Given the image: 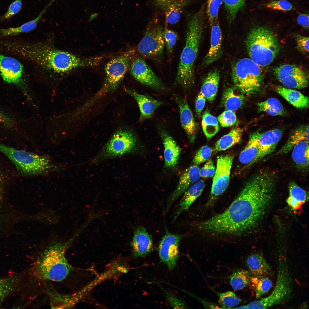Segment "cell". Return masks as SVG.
<instances>
[{
  "label": "cell",
  "instance_id": "cell-54",
  "mask_svg": "<svg viewBox=\"0 0 309 309\" xmlns=\"http://www.w3.org/2000/svg\"><path fill=\"white\" fill-rule=\"evenodd\" d=\"M171 0H153L156 7L164 9Z\"/></svg>",
  "mask_w": 309,
  "mask_h": 309
},
{
  "label": "cell",
  "instance_id": "cell-5",
  "mask_svg": "<svg viewBox=\"0 0 309 309\" xmlns=\"http://www.w3.org/2000/svg\"><path fill=\"white\" fill-rule=\"evenodd\" d=\"M246 45L250 58L260 66L270 64L280 49V43L274 33L262 26L255 27L250 30Z\"/></svg>",
  "mask_w": 309,
  "mask_h": 309
},
{
  "label": "cell",
  "instance_id": "cell-19",
  "mask_svg": "<svg viewBox=\"0 0 309 309\" xmlns=\"http://www.w3.org/2000/svg\"><path fill=\"white\" fill-rule=\"evenodd\" d=\"M199 170L198 165L195 164L184 170L180 177L176 187L169 197L165 213L167 211L175 200L199 180L200 177Z\"/></svg>",
  "mask_w": 309,
  "mask_h": 309
},
{
  "label": "cell",
  "instance_id": "cell-2",
  "mask_svg": "<svg viewBox=\"0 0 309 309\" xmlns=\"http://www.w3.org/2000/svg\"><path fill=\"white\" fill-rule=\"evenodd\" d=\"M2 50L27 60L49 72L64 74L76 69L96 66L97 57L83 58L46 43H29L5 39Z\"/></svg>",
  "mask_w": 309,
  "mask_h": 309
},
{
  "label": "cell",
  "instance_id": "cell-42",
  "mask_svg": "<svg viewBox=\"0 0 309 309\" xmlns=\"http://www.w3.org/2000/svg\"><path fill=\"white\" fill-rule=\"evenodd\" d=\"M229 21L235 18L238 12L245 5V0H222Z\"/></svg>",
  "mask_w": 309,
  "mask_h": 309
},
{
  "label": "cell",
  "instance_id": "cell-34",
  "mask_svg": "<svg viewBox=\"0 0 309 309\" xmlns=\"http://www.w3.org/2000/svg\"><path fill=\"white\" fill-rule=\"evenodd\" d=\"M288 188L289 195L287 203L291 209L296 210L306 201L308 195L305 190L294 182L290 183Z\"/></svg>",
  "mask_w": 309,
  "mask_h": 309
},
{
  "label": "cell",
  "instance_id": "cell-56",
  "mask_svg": "<svg viewBox=\"0 0 309 309\" xmlns=\"http://www.w3.org/2000/svg\"><path fill=\"white\" fill-rule=\"evenodd\" d=\"M100 14V13H96L92 14L89 18V21H92L93 19L96 18Z\"/></svg>",
  "mask_w": 309,
  "mask_h": 309
},
{
  "label": "cell",
  "instance_id": "cell-1",
  "mask_svg": "<svg viewBox=\"0 0 309 309\" xmlns=\"http://www.w3.org/2000/svg\"><path fill=\"white\" fill-rule=\"evenodd\" d=\"M276 182L271 174L259 171L245 182L226 210L199 222L198 227L202 231L217 235H239L250 231L266 214Z\"/></svg>",
  "mask_w": 309,
  "mask_h": 309
},
{
  "label": "cell",
  "instance_id": "cell-53",
  "mask_svg": "<svg viewBox=\"0 0 309 309\" xmlns=\"http://www.w3.org/2000/svg\"><path fill=\"white\" fill-rule=\"evenodd\" d=\"M309 16L306 14L300 15L297 19L298 23L303 27L308 28L309 27Z\"/></svg>",
  "mask_w": 309,
  "mask_h": 309
},
{
  "label": "cell",
  "instance_id": "cell-23",
  "mask_svg": "<svg viewBox=\"0 0 309 309\" xmlns=\"http://www.w3.org/2000/svg\"><path fill=\"white\" fill-rule=\"evenodd\" d=\"M127 92L134 98L140 112V121L151 118L155 110L161 106L163 102L147 95L140 94L133 90Z\"/></svg>",
  "mask_w": 309,
  "mask_h": 309
},
{
  "label": "cell",
  "instance_id": "cell-50",
  "mask_svg": "<svg viewBox=\"0 0 309 309\" xmlns=\"http://www.w3.org/2000/svg\"><path fill=\"white\" fill-rule=\"evenodd\" d=\"M165 295L171 306L174 308H186V305L181 299L172 294L164 291Z\"/></svg>",
  "mask_w": 309,
  "mask_h": 309
},
{
  "label": "cell",
  "instance_id": "cell-41",
  "mask_svg": "<svg viewBox=\"0 0 309 309\" xmlns=\"http://www.w3.org/2000/svg\"><path fill=\"white\" fill-rule=\"evenodd\" d=\"M260 277L255 276L250 279L254 288L256 298L257 299L268 292L272 285V281L269 278Z\"/></svg>",
  "mask_w": 309,
  "mask_h": 309
},
{
  "label": "cell",
  "instance_id": "cell-33",
  "mask_svg": "<svg viewBox=\"0 0 309 309\" xmlns=\"http://www.w3.org/2000/svg\"><path fill=\"white\" fill-rule=\"evenodd\" d=\"M49 7V5L47 4L35 19L27 22L19 26L7 28H0V36L4 37L13 36L21 33L28 32L33 30L36 28L43 15Z\"/></svg>",
  "mask_w": 309,
  "mask_h": 309
},
{
  "label": "cell",
  "instance_id": "cell-52",
  "mask_svg": "<svg viewBox=\"0 0 309 309\" xmlns=\"http://www.w3.org/2000/svg\"><path fill=\"white\" fill-rule=\"evenodd\" d=\"M206 99L199 92L195 101V110L198 116H199L205 104Z\"/></svg>",
  "mask_w": 309,
  "mask_h": 309
},
{
  "label": "cell",
  "instance_id": "cell-12",
  "mask_svg": "<svg viewBox=\"0 0 309 309\" xmlns=\"http://www.w3.org/2000/svg\"><path fill=\"white\" fill-rule=\"evenodd\" d=\"M233 159V156L230 154L217 157L216 168L207 206L212 205L227 188Z\"/></svg>",
  "mask_w": 309,
  "mask_h": 309
},
{
  "label": "cell",
  "instance_id": "cell-13",
  "mask_svg": "<svg viewBox=\"0 0 309 309\" xmlns=\"http://www.w3.org/2000/svg\"><path fill=\"white\" fill-rule=\"evenodd\" d=\"M275 74L284 86L290 89H302L307 86L308 77L305 72L294 65H280L274 69Z\"/></svg>",
  "mask_w": 309,
  "mask_h": 309
},
{
  "label": "cell",
  "instance_id": "cell-4",
  "mask_svg": "<svg viewBox=\"0 0 309 309\" xmlns=\"http://www.w3.org/2000/svg\"><path fill=\"white\" fill-rule=\"evenodd\" d=\"M0 152L12 162L20 174L25 176L49 175L62 172L67 168L48 156L17 149L1 143Z\"/></svg>",
  "mask_w": 309,
  "mask_h": 309
},
{
  "label": "cell",
  "instance_id": "cell-3",
  "mask_svg": "<svg viewBox=\"0 0 309 309\" xmlns=\"http://www.w3.org/2000/svg\"><path fill=\"white\" fill-rule=\"evenodd\" d=\"M205 6H203L189 19L187 24L185 45L181 53L176 80L186 91L194 82L195 63L202 37Z\"/></svg>",
  "mask_w": 309,
  "mask_h": 309
},
{
  "label": "cell",
  "instance_id": "cell-38",
  "mask_svg": "<svg viewBox=\"0 0 309 309\" xmlns=\"http://www.w3.org/2000/svg\"><path fill=\"white\" fill-rule=\"evenodd\" d=\"M201 124L204 133L208 139L212 138L219 130L217 118L208 111H205L203 114Z\"/></svg>",
  "mask_w": 309,
  "mask_h": 309
},
{
  "label": "cell",
  "instance_id": "cell-14",
  "mask_svg": "<svg viewBox=\"0 0 309 309\" xmlns=\"http://www.w3.org/2000/svg\"><path fill=\"white\" fill-rule=\"evenodd\" d=\"M0 75L5 82L26 88L23 65L16 58L0 54Z\"/></svg>",
  "mask_w": 309,
  "mask_h": 309
},
{
  "label": "cell",
  "instance_id": "cell-26",
  "mask_svg": "<svg viewBox=\"0 0 309 309\" xmlns=\"http://www.w3.org/2000/svg\"><path fill=\"white\" fill-rule=\"evenodd\" d=\"M259 151L258 142L255 132L249 136L247 143L239 157L240 163L244 168L252 166Z\"/></svg>",
  "mask_w": 309,
  "mask_h": 309
},
{
  "label": "cell",
  "instance_id": "cell-30",
  "mask_svg": "<svg viewBox=\"0 0 309 309\" xmlns=\"http://www.w3.org/2000/svg\"><path fill=\"white\" fill-rule=\"evenodd\" d=\"M309 141L303 140L296 144L292 150V157L297 167L306 171L309 167Z\"/></svg>",
  "mask_w": 309,
  "mask_h": 309
},
{
  "label": "cell",
  "instance_id": "cell-44",
  "mask_svg": "<svg viewBox=\"0 0 309 309\" xmlns=\"http://www.w3.org/2000/svg\"><path fill=\"white\" fill-rule=\"evenodd\" d=\"M217 120L220 125L224 127L235 125L237 122L235 113L233 111L228 110L224 111L219 115Z\"/></svg>",
  "mask_w": 309,
  "mask_h": 309
},
{
  "label": "cell",
  "instance_id": "cell-55",
  "mask_svg": "<svg viewBox=\"0 0 309 309\" xmlns=\"http://www.w3.org/2000/svg\"><path fill=\"white\" fill-rule=\"evenodd\" d=\"M0 121L7 125L10 124L11 122L10 119L8 117L0 110Z\"/></svg>",
  "mask_w": 309,
  "mask_h": 309
},
{
  "label": "cell",
  "instance_id": "cell-49",
  "mask_svg": "<svg viewBox=\"0 0 309 309\" xmlns=\"http://www.w3.org/2000/svg\"><path fill=\"white\" fill-rule=\"evenodd\" d=\"M215 171V167L213 161L208 159L200 170V175L203 178L211 177L214 176Z\"/></svg>",
  "mask_w": 309,
  "mask_h": 309
},
{
  "label": "cell",
  "instance_id": "cell-9",
  "mask_svg": "<svg viewBox=\"0 0 309 309\" xmlns=\"http://www.w3.org/2000/svg\"><path fill=\"white\" fill-rule=\"evenodd\" d=\"M165 46L163 27L156 21H150L138 45V51L144 57L158 60L163 56Z\"/></svg>",
  "mask_w": 309,
  "mask_h": 309
},
{
  "label": "cell",
  "instance_id": "cell-39",
  "mask_svg": "<svg viewBox=\"0 0 309 309\" xmlns=\"http://www.w3.org/2000/svg\"><path fill=\"white\" fill-rule=\"evenodd\" d=\"M250 280L248 271L241 269L234 271L229 277L230 284L235 291L241 290L248 284Z\"/></svg>",
  "mask_w": 309,
  "mask_h": 309
},
{
  "label": "cell",
  "instance_id": "cell-47",
  "mask_svg": "<svg viewBox=\"0 0 309 309\" xmlns=\"http://www.w3.org/2000/svg\"><path fill=\"white\" fill-rule=\"evenodd\" d=\"M22 0H15L10 5L7 11L0 16V21L8 19L19 12L22 7Z\"/></svg>",
  "mask_w": 309,
  "mask_h": 309
},
{
  "label": "cell",
  "instance_id": "cell-29",
  "mask_svg": "<svg viewBox=\"0 0 309 309\" xmlns=\"http://www.w3.org/2000/svg\"><path fill=\"white\" fill-rule=\"evenodd\" d=\"M309 126L302 125L293 130L284 145L277 153V154H286L291 151L294 146L304 140L309 141Z\"/></svg>",
  "mask_w": 309,
  "mask_h": 309
},
{
  "label": "cell",
  "instance_id": "cell-16",
  "mask_svg": "<svg viewBox=\"0 0 309 309\" xmlns=\"http://www.w3.org/2000/svg\"><path fill=\"white\" fill-rule=\"evenodd\" d=\"M182 238L179 234L167 232L159 243L158 252L161 261L170 270L176 266L179 257V246Z\"/></svg>",
  "mask_w": 309,
  "mask_h": 309
},
{
  "label": "cell",
  "instance_id": "cell-40",
  "mask_svg": "<svg viewBox=\"0 0 309 309\" xmlns=\"http://www.w3.org/2000/svg\"><path fill=\"white\" fill-rule=\"evenodd\" d=\"M215 292L218 297L220 306L222 309L233 308L241 301V299L232 291Z\"/></svg>",
  "mask_w": 309,
  "mask_h": 309
},
{
  "label": "cell",
  "instance_id": "cell-46",
  "mask_svg": "<svg viewBox=\"0 0 309 309\" xmlns=\"http://www.w3.org/2000/svg\"><path fill=\"white\" fill-rule=\"evenodd\" d=\"M164 37L167 53L171 54L177 39V35L174 31L165 27L164 30Z\"/></svg>",
  "mask_w": 309,
  "mask_h": 309
},
{
  "label": "cell",
  "instance_id": "cell-18",
  "mask_svg": "<svg viewBox=\"0 0 309 309\" xmlns=\"http://www.w3.org/2000/svg\"><path fill=\"white\" fill-rule=\"evenodd\" d=\"M178 106L181 125L190 142L193 143L198 131V125L195 121L187 100L179 96L174 95Z\"/></svg>",
  "mask_w": 309,
  "mask_h": 309
},
{
  "label": "cell",
  "instance_id": "cell-45",
  "mask_svg": "<svg viewBox=\"0 0 309 309\" xmlns=\"http://www.w3.org/2000/svg\"><path fill=\"white\" fill-rule=\"evenodd\" d=\"M212 148L208 145L201 147L195 154L193 162L195 165H199L209 159L212 152Z\"/></svg>",
  "mask_w": 309,
  "mask_h": 309
},
{
  "label": "cell",
  "instance_id": "cell-48",
  "mask_svg": "<svg viewBox=\"0 0 309 309\" xmlns=\"http://www.w3.org/2000/svg\"><path fill=\"white\" fill-rule=\"evenodd\" d=\"M268 8L284 11H287L293 9V6L289 1L286 0L273 1L266 5Z\"/></svg>",
  "mask_w": 309,
  "mask_h": 309
},
{
  "label": "cell",
  "instance_id": "cell-7",
  "mask_svg": "<svg viewBox=\"0 0 309 309\" xmlns=\"http://www.w3.org/2000/svg\"><path fill=\"white\" fill-rule=\"evenodd\" d=\"M292 285L286 260L284 256H280L277 281L273 291L267 296L245 305V309H266L286 301L291 295Z\"/></svg>",
  "mask_w": 309,
  "mask_h": 309
},
{
  "label": "cell",
  "instance_id": "cell-8",
  "mask_svg": "<svg viewBox=\"0 0 309 309\" xmlns=\"http://www.w3.org/2000/svg\"><path fill=\"white\" fill-rule=\"evenodd\" d=\"M231 75L235 86L244 94H255L261 89L263 77L260 66L250 58L237 61L232 66Z\"/></svg>",
  "mask_w": 309,
  "mask_h": 309
},
{
  "label": "cell",
  "instance_id": "cell-27",
  "mask_svg": "<svg viewBox=\"0 0 309 309\" xmlns=\"http://www.w3.org/2000/svg\"><path fill=\"white\" fill-rule=\"evenodd\" d=\"M246 264L249 272L255 276L268 274L271 269L263 255L260 253L249 255L246 260Z\"/></svg>",
  "mask_w": 309,
  "mask_h": 309
},
{
  "label": "cell",
  "instance_id": "cell-6",
  "mask_svg": "<svg viewBox=\"0 0 309 309\" xmlns=\"http://www.w3.org/2000/svg\"><path fill=\"white\" fill-rule=\"evenodd\" d=\"M63 246H52L39 257L32 269L34 276L41 280L58 282L65 279L72 269Z\"/></svg>",
  "mask_w": 309,
  "mask_h": 309
},
{
  "label": "cell",
  "instance_id": "cell-31",
  "mask_svg": "<svg viewBox=\"0 0 309 309\" xmlns=\"http://www.w3.org/2000/svg\"><path fill=\"white\" fill-rule=\"evenodd\" d=\"M276 91L296 108L302 109L308 107V97L297 90L279 86Z\"/></svg>",
  "mask_w": 309,
  "mask_h": 309
},
{
  "label": "cell",
  "instance_id": "cell-37",
  "mask_svg": "<svg viewBox=\"0 0 309 309\" xmlns=\"http://www.w3.org/2000/svg\"><path fill=\"white\" fill-rule=\"evenodd\" d=\"M259 112H264L272 116L282 115L285 110L280 102L275 98H270L257 104Z\"/></svg>",
  "mask_w": 309,
  "mask_h": 309
},
{
  "label": "cell",
  "instance_id": "cell-10",
  "mask_svg": "<svg viewBox=\"0 0 309 309\" xmlns=\"http://www.w3.org/2000/svg\"><path fill=\"white\" fill-rule=\"evenodd\" d=\"M137 148L136 138L131 131L121 130L113 135L103 147L97 158L106 159L133 153Z\"/></svg>",
  "mask_w": 309,
  "mask_h": 309
},
{
  "label": "cell",
  "instance_id": "cell-21",
  "mask_svg": "<svg viewBox=\"0 0 309 309\" xmlns=\"http://www.w3.org/2000/svg\"><path fill=\"white\" fill-rule=\"evenodd\" d=\"M159 131L164 148L165 166L168 168H172L178 162L181 149L173 137L167 131L160 128Z\"/></svg>",
  "mask_w": 309,
  "mask_h": 309
},
{
  "label": "cell",
  "instance_id": "cell-36",
  "mask_svg": "<svg viewBox=\"0 0 309 309\" xmlns=\"http://www.w3.org/2000/svg\"><path fill=\"white\" fill-rule=\"evenodd\" d=\"M21 275L0 278V305L9 294L16 291L21 285Z\"/></svg>",
  "mask_w": 309,
  "mask_h": 309
},
{
  "label": "cell",
  "instance_id": "cell-32",
  "mask_svg": "<svg viewBox=\"0 0 309 309\" xmlns=\"http://www.w3.org/2000/svg\"><path fill=\"white\" fill-rule=\"evenodd\" d=\"M192 0H171L164 9L167 24L173 25L179 20L183 9Z\"/></svg>",
  "mask_w": 309,
  "mask_h": 309
},
{
  "label": "cell",
  "instance_id": "cell-11",
  "mask_svg": "<svg viewBox=\"0 0 309 309\" xmlns=\"http://www.w3.org/2000/svg\"><path fill=\"white\" fill-rule=\"evenodd\" d=\"M135 51L131 50L113 58L106 64L105 80L102 90L110 91L116 88L129 69Z\"/></svg>",
  "mask_w": 309,
  "mask_h": 309
},
{
  "label": "cell",
  "instance_id": "cell-22",
  "mask_svg": "<svg viewBox=\"0 0 309 309\" xmlns=\"http://www.w3.org/2000/svg\"><path fill=\"white\" fill-rule=\"evenodd\" d=\"M211 27V45L203 61L205 66L216 62L222 54V35L219 20L210 25Z\"/></svg>",
  "mask_w": 309,
  "mask_h": 309
},
{
  "label": "cell",
  "instance_id": "cell-20",
  "mask_svg": "<svg viewBox=\"0 0 309 309\" xmlns=\"http://www.w3.org/2000/svg\"><path fill=\"white\" fill-rule=\"evenodd\" d=\"M130 245L135 258L146 255L152 251L153 247L151 235L145 229L142 227H138L134 229Z\"/></svg>",
  "mask_w": 309,
  "mask_h": 309
},
{
  "label": "cell",
  "instance_id": "cell-25",
  "mask_svg": "<svg viewBox=\"0 0 309 309\" xmlns=\"http://www.w3.org/2000/svg\"><path fill=\"white\" fill-rule=\"evenodd\" d=\"M220 78L219 72L215 69L209 72L205 78L200 92L210 102L217 94Z\"/></svg>",
  "mask_w": 309,
  "mask_h": 309
},
{
  "label": "cell",
  "instance_id": "cell-35",
  "mask_svg": "<svg viewBox=\"0 0 309 309\" xmlns=\"http://www.w3.org/2000/svg\"><path fill=\"white\" fill-rule=\"evenodd\" d=\"M243 130L240 128L232 129L227 134L222 137L215 144L214 150L220 151L227 150L240 141Z\"/></svg>",
  "mask_w": 309,
  "mask_h": 309
},
{
  "label": "cell",
  "instance_id": "cell-17",
  "mask_svg": "<svg viewBox=\"0 0 309 309\" xmlns=\"http://www.w3.org/2000/svg\"><path fill=\"white\" fill-rule=\"evenodd\" d=\"M255 132L258 142L259 151L253 165L275 151L283 134L282 130L278 128Z\"/></svg>",
  "mask_w": 309,
  "mask_h": 309
},
{
  "label": "cell",
  "instance_id": "cell-24",
  "mask_svg": "<svg viewBox=\"0 0 309 309\" xmlns=\"http://www.w3.org/2000/svg\"><path fill=\"white\" fill-rule=\"evenodd\" d=\"M205 186V182L201 179L194 184L184 192L175 211L174 220L182 213L188 210L191 205L201 195Z\"/></svg>",
  "mask_w": 309,
  "mask_h": 309
},
{
  "label": "cell",
  "instance_id": "cell-15",
  "mask_svg": "<svg viewBox=\"0 0 309 309\" xmlns=\"http://www.w3.org/2000/svg\"><path fill=\"white\" fill-rule=\"evenodd\" d=\"M129 70L134 78L141 84L156 90L165 89L164 84L142 58H136L131 62Z\"/></svg>",
  "mask_w": 309,
  "mask_h": 309
},
{
  "label": "cell",
  "instance_id": "cell-51",
  "mask_svg": "<svg viewBox=\"0 0 309 309\" xmlns=\"http://www.w3.org/2000/svg\"><path fill=\"white\" fill-rule=\"evenodd\" d=\"M296 39L298 49L302 52H308V37L297 35L296 36Z\"/></svg>",
  "mask_w": 309,
  "mask_h": 309
},
{
  "label": "cell",
  "instance_id": "cell-43",
  "mask_svg": "<svg viewBox=\"0 0 309 309\" xmlns=\"http://www.w3.org/2000/svg\"><path fill=\"white\" fill-rule=\"evenodd\" d=\"M222 0H207L206 13L209 25L218 20V12Z\"/></svg>",
  "mask_w": 309,
  "mask_h": 309
},
{
  "label": "cell",
  "instance_id": "cell-28",
  "mask_svg": "<svg viewBox=\"0 0 309 309\" xmlns=\"http://www.w3.org/2000/svg\"><path fill=\"white\" fill-rule=\"evenodd\" d=\"M244 101V94L235 86L227 88L222 98V103L226 109L233 111L241 107Z\"/></svg>",
  "mask_w": 309,
  "mask_h": 309
}]
</instances>
